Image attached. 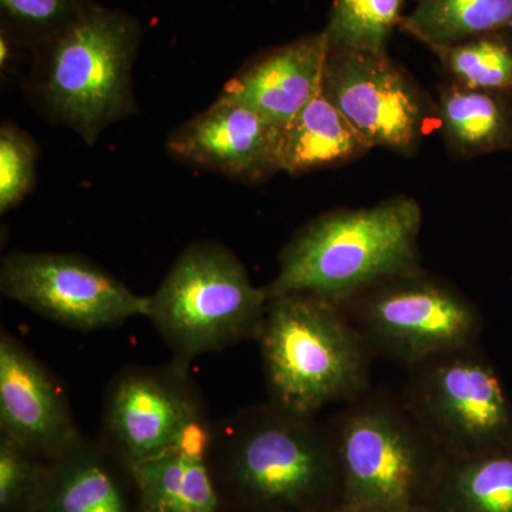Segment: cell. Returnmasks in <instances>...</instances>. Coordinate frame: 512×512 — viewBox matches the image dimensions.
<instances>
[{
  "mask_svg": "<svg viewBox=\"0 0 512 512\" xmlns=\"http://www.w3.org/2000/svg\"><path fill=\"white\" fill-rule=\"evenodd\" d=\"M373 355L407 369L448 350L477 345L483 316L466 295L421 268L340 303Z\"/></svg>",
  "mask_w": 512,
  "mask_h": 512,
  "instance_id": "52a82bcc",
  "label": "cell"
},
{
  "mask_svg": "<svg viewBox=\"0 0 512 512\" xmlns=\"http://www.w3.org/2000/svg\"><path fill=\"white\" fill-rule=\"evenodd\" d=\"M427 47L454 82L512 97V32L490 33L454 45Z\"/></svg>",
  "mask_w": 512,
  "mask_h": 512,
  "instance_id": "44dd1931",
  "label": "cell"
},
{
  "mask_svg": "<svg viewBox=\"0 0 512 512\" xmlns=\"http://www.w3.org/2000/svg\"><path fill=\"white\" fill-rule=\"evenodd\" d=\"M423 214L410 197L362 210H336L299 229L279 255L268 299L305 293L333 303L420 268Z\"/></svg>",
  "mask_w": 512,
  "mask_h": 512,
  "instance_id": "7a4b0ae2",
  "label": "cell"
},
{
  "mask_svg": "<svg viewBox=\"0 0 512 512\" xmlns=\"http://www.w3.org/2000/svg\"><path fill=\"white\" fill-rule=\"evenodd\" d=\"M0 436L52 460L84 439L56 377L6 329L0 332Z\"/></svg>",
  "mask_w": 512,
  "mask_h": 512,
  "instance_id": "7c38bea8",
  "label": "cell"
},
{
  "mask_svg": "<svg viewBox=\"0 0 512 512\" xmlns=\"http://www.w3.org/2000/svg\"><path fill=\"white\" fill-rule=\"evenodd\" d=\"M345 510L421 504L443 454L402 397L369 392L345 404L328 424Z\"/></svg>",
  "mask_w": 512,
  "mask_h": 512,
  "instance_id": "5b68a950",
  "label": "cell"
},
{
  "mask_svg": "<svg viewBox=\"0 0 512 512\" xmlns=\"http://www.w3.org/2000/svg\"><path fill=\"white\" fill-rule=\"evenodd\" d=\"M86 0H0L2 28L33 49L56 35L83 9Z\"/></svg>",
  "mask_w": 512,
  "mask_h": 512,
  "instance_id": "603a6c76",
  "label": "cell"
},
{
  "mask_svg": "<svg viewBox=\"0 0 512 512\" xmlns=\"http://www.w3.org/2000/svg\"><path fill=\"white\" fill-rule=\"evenodd\" d=\"M255 342L268 402L284 412L316 419L372 389L375 355L338 303L305 293L271 298Z\"/></svg>",
  "mask_w": 512,
  "mask_h": 512,
  "instance_id": "3957f363",
  "label": "cell"
},
{
  "mask_svg": "<svg viewBox=\"0 0 512 512\" xmlns=\"http://www.w3.org/2000/svg\"><path fill=\"white\" fill-rule=\"evenodd\" d=\"M215 434L227 446L232 481L255 504L303 507L339 477L328 426L269 402L241 410Z\"/></svg>",
  "mask_w": 512,
  "mask_h": 512,
  "instance_id": "8992f818",
  "label": "cell"
},
{
  "mask_svg": "<svg viewBox=\"0 0 512 512\" xmlns=\"http://www.w3.org/2000/svg\"><path fill=\"white\" fill-rule=\"evenodd\" d=\"M322 90L370 147L400 154L419 147L427 101L386 52L330 47Z\"/></svg>",
  "mask_w": 512,
  "mask_h": 512,
  "instance_id": "8fae6325",
  "label": "cell"
},
{
  "mask_svg": "<svg viewBox=\"0 0 512 512\" xmlns=\"http://www.w3.org/2000/svg\"><path fill=\"white\" fill-rule=\"evenodd\" d=\"M335 512H437L434 511L433 508L429 507L426 504H413V505H404V507H396V508H386V510H369V511H353V510H345V508H339L338 511Z\"/></svg>",
  "mask_w": 512,
  "mask_h": 512,
  "instance_id": "484cf974",
  "label": "cell"
},
{
  "mask_svg": "<svg viewBox=\"0 0 512 512\" xmlns=\"http://www.w3.org/2000/svg\"><path fill=\"white\" fill-rule=\"evenodd\" d=\"M205 456L177 447L130 468L144 512H217Z\"/></svg>",
  "mask_w": 512,
  "mask_h": 512,
  "instance_id": "ac0fdd59",
  "label": "cell"
},
{
  "mask_svg": "<svg viewBox=\"0 0 512 512\" xmlns=\"http://www.w3.org/2000/svg\"><path fill=\"white\" fill-rule=\"evenodd\" d=\"M281 131L244 104L220 96L171 134L167 150L184 163L258 184L281 171Z\"/></svg>",
  "mask_w": 512,
  "mask_h": 512,
  "instance_id": "4fadbf2b",
  "label": "cell"
},
{
  "mask_svg": "<svg viewBox=\"0 0 512 512\" xmlns=\"http://www.w3.org/2000/svg\"><path fill=\"white\" fill-rule=\"evenodd\" d=\"M214 431L190 369L177 363L127 367L107 387L103 437L128 468L177 447L208 451Z\"/></svg>",
  "mask_w": 512,
  "mask_h": 512,
  "instance_id": "9c48e42d",
  "label": "cell"
},
{
  "mask_svg": "<svg viewBox=\"0 0 512 512\" xmlns=\"http://www.w3.org/2000/svg\"><path fill=\"white\" fill-rule=\"evenodd\" d=\"M406 0H333L323 32L332 49L386 52Z\"/></svg>",
  "mask_w": 512,
  "mask_h": 512,
  "instance_id": "7402d4cb",
  "label": "cell"
},
{
  "mask_svg": "<svg viewBox=\"0 0 512 512\" xmlns=\"http://www.w3.org/2000/svg\"><path fill=\"white\" fill-rule=\"evenodd\" d=\"M268 301L234 252L218 242H195L148 296L146 319L173 362L190 369L197 357L256 340Z\"/></svg>",
  "mask_w": 512,
  "mask_h": 512,
  "instance_id": "277c9868",
  "label": "cell"
},
{
  "mask_svg": "<svg viewBox=\"0 0 512 512\" xmlns=\"http://www.w3.org/2000/svg\"><path fill=\"white\" fill-rule=\"evenodd\" d=\"M439 119L454 156L473 158L512 150V97L453 82L441 90Z\"/></svg>",
  "mask_w": 512,
  "mask_h": 512,
  "instance_id": "e0dca14e",
  "label": "cell"
},
{
  "mask_svg": "<svg viewBox=\"0 0 512 512\" xmlns=\"http://www.w3.org/2000/svg\"><path fill=\"white\" fill-rule=\"evenodd\" d=\"M329 50L325 32L275 47L242 67L225 84L221 96L285 127L322 90Z\"/></svg>",
  "mask_w": 512,
  "mask_h": 512,
  "instance_id": "5bb4252c",
  "label": "cell"
},
{
  "mask_svg": "<svg viewBox=\"0 0 512 512\" xmlns=\"http://www.w3.org/2000/svg\"><path fill=\"white\" fill-rule=\"evenodd\" d=\"M36 453L0 436V505L3 510L39 508L49 470L36 463Z\"/></svg>",
  "mask_w": 512,
  "mask_h": 512,
  "instance_id": "d4e9b609",
  "label": "cell"
},
{
  "mask_svg": "<svg viewBox=\"0 0 512 512\" xmlns=\"http://www.w3.org/2000/svg\"><path fill=\"white\" fill-rule=\"evenodd\" d=\"M141 37L136 18L86 0L69 25L32 49L29 92L37 109L93 146L137 111L131 72Z\"/></svg>",
  "mask_w": 512,
  "mask_h": 512,
  "instance_id": "6da1fadb",
  "label": "cell"
},
{
  "mask_svg": "<svg viewBox=\"0 0 512 512\" xmlns=\"http://www.w3.org/2000/svg\"><path fill=\"white\" fill-rule=\"evenodd\" d=\"M39 147L29 133L12 123L0 127V212L18 207L36 183Z\"/></svg>",
  "mask_w": 512,
  "mask_h": 512,
  "instance_id": "cb8c5ba5",
  "label": "cell"
},
{
  "mask_svg": "<svg viewBox=\"0 0 512 512\" xmlns=\"http://www.w3.org/2000/svg\"><path fill=\"white\" fill-rule=\"evenodd\" d=\"M53 461L40 512H131L100 451L86 439Z\"/></svg>",
  "mask_w": 512,
  "mask_h": 512,
  "instance_id": "d6986e66",
  "label": "cell"
},
{
  "mask_svg": "<svg viewBox=\"0 0 512 512\" xmlns=\"http://www.w3.org/2000/svg\"><path fill=\"white\" fill-rule=\"evenodd\" d=\"M431 490L437 512H512V444L441 458Z\"/></svg>",
  "mask_w": 512,
  "mask_h": 512,
  "instance_id": "2e32d148",
  "label": "cell"
},
{
  "mask_svg": "<svg viewBox=\"0 0 512 512\" xmlns=\"http://www.w3.org/2000/svg\"><path fill=\"white\" fill-rule=\"evenodd\" d=\"M402 396L443 456L512 444V403L477 345L448 350L409 367Z\"/></svg>",
  "mask_w": 512,
  "mask_h": 512,
  "instance_id": "ba28073f",
  "label": "cell"
},
{
  "mask_svg": "<svg viewBox=\"0 0 512 512\" xmlns=\"http://www.w3.org/2000/svg\"><path fill=\"white\" fill-rule=\"evenodd\" d=\"M400 28L426 46L512 32V0H419Z\"/></svg>",
  "mask_w": 512,
  "mask_h": 512,
  "instance_id": "ffe728a7",
  "label": "cell"
},
{
  "mask_svg": "<svg viewBox=\"0 0 512 512\" xmlns=\"http://www.w3.org/2000/svg\"><path fill=\"white\" fill-rule=\"evenodd\" d=\"M0 291L10 301L66 328L93 332L146 318L148 296L73 252L13 251L0 266Z\"/></svg>",
  "mask_w": 512,
  "mask_h": 512,
  "instance_id": "30bf717a",
  "label": "cell"
},
{
  "mask_svg": "<svg viewBox=\"0 0 512 512\" xmlns=\"http://www.w3.org/2000/svg\"><path fill=\"white\" fill-rule=\"evenodd\" d=\"M370 148L342 111L320 90L295 119L282 127L279 170L301 175L336 167L362 157Z\"/></svg>",
  "mask_w": 512,
  "mask_h": 512,
  "instance_id": "9a60e30c",
  "label": "cell"
}]
</instances>
